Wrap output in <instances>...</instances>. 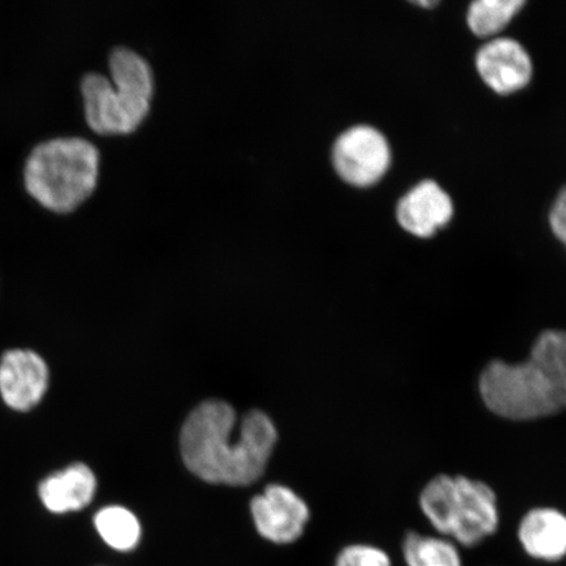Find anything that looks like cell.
Returning a JSON list of instances; mask_svg holds the SVG:
<instances>
[{"label": "cell", "mask_w": 566, "mask_h": 566, "mask_svg": "<svg viewBox=\"0 0 566 566\" xmlns=\"http://www.w3.org/2000/svg\"><path fill=\"white\" fill-rule=\"evenodd\" d=\"M238 417L228 402L205 401L189 415L180 437L184 463L196 476L211 484L243 486L265 471L277 430L269 417L252 410Z\"/></svg>", "instance_id": "cell-1"}, {"label": "cell", "mask_w": 566, "mask_h": 566, "mask_svg": "<svg viewBox=\"0 0 566 566\" xmlns=\"http://www.w3.org/2000/svg\"><path fill=\"white\" fill-rule=\"evenodd\" d=\"M479 391L495 416L533 421L566 410V331L547 329L535 339L527 359H494L480 375Z\"/></svg>", "instance_id": "cell-2"}, {"label": "cell", "mask_w": 566, "mask_h": 566, "mask_svg": "<svg viewBox=\"0 0 566 566\" xmlns=\"http://www.w3.org/2000/svg\"><path fill=\"white\" fill-rule=\"evenodd\" d=\"M101 153L86 138L46 139L32 148L23 168L27 193L40 207L67 214L94 193Z\"/></svg>", "instance_id": "cell-3"}, {"label": "cell", "mask_w": 566, "mask_h": 566, "mask_svg": "<svg viewBox=\"0 0 566 566\" xmlns=\"http://www.w3.org/2000/svg\"><path fill=\"white\" fill-rule=\"evenodd\" d=\"M421 512L438 533L464 547H476L500 526L497 495L484 481L438 475L420 494Z\"/></svg>", "instance_id": "cell-4"}, {"label": "cell", "mask_w": 566, "mask_h": 566, "mask_svg": "<svg viewBox=\"0 0 566 566\" xmlns=\"http://www.w3.org/2000/svg\"><path fill=\"white\" fill-rule=\"evenodd\" d=\"M332 160L344 181L354 187H371L391 166V148L375 127L353 126L337 138Z\"/></svg>", "instance_id": "cell-5"}, {"label": "cell", "mask_w": 566, "mask_h": 566, "mask_svg": "<svg viewBox=\"0 0 566 566\" xmlns=\"http://www.w3.org/2000/svg\"><path fill=\"white\" fill-rule=\"evenodd\" d=\"M81 92L87 124L98 134L132 133L150 111V103L123 94L101 73L84 75Z\"/></svg>", "instance_id": "cell-6"}, {"label": "cell", "mask_w": 566, "mask_h": 566, "mask_svg": "<svg viewBox=\"0 0 566 566\" xmlns=\"http://www.w3.org/2000/svg\"><path fill=\"white\" fill-rule=\"evenodd\" d=\"M251 511L259 534L277 544L298 539L310 518L306 502L282 485H269L253 499Z\"/></svg>", "instance_id": "cell-7"}, {"label": "cell", "mask_w": 566, "mask_h": 566, "mask_svg": "<svg viewBox=\"0 0 566 566\" xmlns=\"http://www.w3.org/2000/svg\"><path fill=\"white\" fill-rule=\"evenodd\" d=\"M48 384V366L38 353L10 350L0 360V395L11 409L25 412L38 406Z\"/></svg>", "instance_id": "cell-8"}, {"label": "cell", "mask_w": 566, "mask_h": 566, "mask_svg": "<svg viewBox=\"0 0 566 566\" xmlns=\"http://www.w3.org/2000/svg\"><path fill=\"white\" fill-rule=\"evenodd\" d=\"M476 69L488 87L511 95L527 86L533 77V61L526 49L513 39H494L476 54Z\"/></svg>", "instance_id": "cell-9"}, {"label": "cell", "mask_w": 566, "mask_h": 566, "mask_svg": "<svg viewBox=\"0 0 566 566\" xmlns=\"http://www.w3.org/2000/svg\"><path fill=\"white\" fill-rule=\"evenodd\" d=\"M396 216L402 229L427 239L451 221L454 205L437 182L424 180L401 198Z\"/></svg>", "instance_id": "cell-10"}, {"label": "cell", "mask_w": 566, "mask_h": 566, "mask_svg": "<svg viewBox=\"0 0 566 566\" xmlns=\"http://www.w3.org/2000/svg\"><path fill=\"white\" fill-rule=\"evenodd\" d=\"M518 539L535 560H563L566 557V515L554 507L533 509L520 523Z\"/></svg>", "instance_id": "cell-11"}, {"label": "cell", "mask_w": 566, "mask_h": 566, "mask_svg": "<svg viewBox=\"0 0 566 566\" xmlns=\"http://www.w3.org/2000/svg\"><path fill=\"white\" fill-rule=\"evenodd\" d=\"M96 493V478L86 464L77 463L49 476L39 488L49 512L66 514L88 506Z\"/></svg>", "instance_id": "cell-12"}, {"label": "cell", "mask_w": 566, "mask_h": 566, "mask_svg": "<svg viewBox=\"0 0 566 566\" xmlns=\"http://www.w3.org/2000/svg\"><path fill=\"white\" fill-rule=\"evenodd\" d=\"M111 82L123 94L151 102L154 74L144 56L129 48L118 46L109 55Z\"/></svg>", "instance_id": "cell-13"}, {"label": "cell", "mask_w": 566, "mask_h": 566, "mask_svg": "<svg viewBox=\"0 0 566 566\" xmlns=\"http://www.w3.org/2000/svg\"><path fill=\"white\" fill-rule=\"evenodd\" d=\"M402 556L407 566H463L454 542L415 531H409L402 542Z\"/></svg>", "instance_id": "cell-14"}, {"label": "cell", "mask_w": 566, "mask_h": 566, "mask_svg": "<svg viewBox=\"0 0 566 566\" xmlns=\"http://www.w3.org/2000/svg\"><path fill=\"white\" fill-rule=\"evenodd\" d=\"M95 527L106 546L118 552L133 551L142 536L137 516L123 506L102 509L95 516Z\"/></svg>", "instance_id": "cell-15"}, {"label": "cell", "mask_w": 566, "mask_h": 566, "mask_svg": "<svg viewBox=\"0 0 566 566\" xmlns=\"http://www.w3.org/2000/svg\"><path fill=\"white\" fill-rule=\"evenodd\" d=\"M525 6L523 0H478L470 6L467 23L479 38H491L504 30Z\"/></svg>", "instance_id": "cell-16"}, {"label": "cell", "mask_w": 566, "mask_h": 566, "mask_svg": "<svg viewBox=\"0 0 566 566\" xmlns=\"http://www.w3.org/2000/svg\"><path fill=\"white\" fill-rule=\"evenodd\" d=\"M335 566H392V563L384 549L353 544L339 552Z\"/></svg>", "instance_id": "cell-17"}, {"label": "cell", "mask_w": 566, "mask_h": 566, "mask_svg": "<svg viewBox=\"0 0 566 566\" xmlns=\"http://www.w3.org/2000/svg\"><path fill=\"white\" fill-rule=\"evenodd\" d=\"M549 224L555 237L566 247V187L557 195L551 209Z\"/></svg>", "instance_id": "cell-18"}, {"label": "cell", "mask_w": 566, "mask_h": 566, "mask_svg": "<svg viewBox=\"0 0 566 566\" xmlns=\"http://www.w3.org/2000/svg\"><path fill=\"white\" fill-rule=\"evenodd\" d=\"M415 4L417 6H421V7H434L438 4V2H423V0H421V2H415Z\"/></svg>", "instance_id": "cell-19"}]
</instances>
